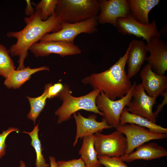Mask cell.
I'll list each match as a JSON object with an SVG mask.
<instances>
[{
    "instance_id": "2e32d148",
    "label": "cell",
    "mask_w": 167,
    "mask_h": 167,
    "mask_svg": "<svg viewBox=\"0 0 167 167\" xmlns=\"http://www.w3.org/2000/svg\"><path fill=\"white\" fill-rule=\"evenodd\" d=\"M126 63L127 75L130 79L136 75L146 60L147 50L146 44L142 40H132L129 45Z\"/></svg>"
},
{
    "instance_id": "30bf717a",
    "label": "cell",
    "mask_w": 167,
    "mask_h": 167,
    "mask_svg": "<svg viewBox=\"0 0 167 167\" xmlns=\"http://www.w3.org/2000/svg\"><path fill=\"white\" fill-rule=\"evenodd\" d=\"M156 98L146 93L141 84L137 85L132 98L126 106L127 110L131 113L147 119L156 123V118L152 111Z\"/></svg>"
},
{
    "instance_id": "277c9868",
    "label": "cell",
    "mask_w": 167,
    "mask_h": 167,
    "mask_svg": "<svg viewBox=\"0 0 167 167\" xmlns=\"http://www.w3.org/2000/svg\"><path fill=\"white\" fill-rule=\"evenodd\" d=\"M97 0H58L55 13L62 21L73 23L97 16Z\"/></svg>"
},
{
    "instance_id": "f546056e",
    "label": "cell",
    "mask_w": 167,
    "mask_h": 167,
    "mask_svg": "<svg viewBox=\"0 0 167 167\" xmlns=\"http://www.w3.org/2000/svg\"><path fill=\"white\" fill-rule=\"evenodd\" d=\"M161 95L163 97V100L162 103L157 106V109L156 110L154 113V115L156 118L158 117V114L161 111L162 108L167 104V91L162 94Z\"/></svg>"
},
{
    "instance_id": "4fadbf2b",
    "label": "cell",
    "mask_w": 167,
    "mask_h": 167,
    "mask_svg": "<svg viewBox=\"0 0 167 167\" xmlns=\"http://www.w3.org/2000/svg\"><path fill=\"white\" fill-rule=\"evenodd\" d=\"M146 44L150 53L146 61L156 74L164 75L167 70V43L160 37L151 38Z\"/></svg>"
},
{
    "instance_id": "836d02e7",
    "label": "cell",
    "mask_w": 167,
    "mask_h": 167,
    "mask_svg": "<svg viewBox=\"0 0 167 167\" xmlns=\"http://www.w3.org/2000/svg\"><path fill=\"white\" fill-rule=\"evenodd\" d=\"M102 167V166H101V167Z\"/></svg>"
},
{
    "instance_id": "484cf974",
    "label": "cell",
    "mask_w": 167,
    "mask_h": 167,
    "mask_svg": "<svg viewBox=\"0 0 167 167\" xmlns=\"http://www.w3.org/2000/svg\"><path fill=\"white\" fill-rule=\"evenodd\" d=\"M101 164L105 167H128L119 157L98 156Z\"/></svg>"
},
{
    "instance_id": "ba28073f",
    "label": "cell",
    "mask_w": 167,
    "mask_h": 167,
    "mask_svg": "<svg viewBox=\"0 0 167 167\" xmlns=\"http://www.w3.org/2000/svg\"><path fill=\"white\" fill-rule=\"evenodd\" d=\"M146 128L133 123L120 124L116 128L126 138L127 148L125 155L132 152L138 146L151 140L167 137V134L155 133Z\"/></svg>"
},
{
    "instance_id": "f1b7e54d",
    "label": "cell",
    "mask_w": 167,
    "mask_h": 167,
    "mask_svg": "<svg viewBox=\"0 0 167 167\" xmlns=\"http://www.w3.org/2000/svg\"><path fill=\"white\" fill-rule=\"evenodd\" d=\"M57 167H86L85 163L80 157L68 161H57Z\"/></svg>"
},
{
    "instance_id": "603a6c76",
    "label": "cell",
    "mask_w": 167,
    "mask_h": 167,
    "mask_svg": "<svg viewBox=\"0 0 167 167\" xmlns=\"http://www.w3.org/2000/svg\"><path fill=\"white\" fill-rule=\"evenodd\" d=\"M26 97L30 105V109L27 115L28 118L33 121L35 124L37 118L46 105L47 95L44 91L42 94L38 97H32L26 96Z\"/></svg>"
},
{
    "instance_id": "3957f363",
    "label": "cell",
    "mask_w": 167,
    "mask_h": 167,
    "mask_svg": "<svg viewBox=\"0 0 167 167\" xmlns=\"http://www.w3.org/2000/svg\"><path fill=\"white\" fill-rule=\"evenodd\" d=\"M101 93L97 89H94L87 94L79 97L72 95L70 86L67 84L64 86L59 96L62 101V105L55 112L58 117V123L69 120L72 115L77 111L83 109L98 114L103 117V113L98 109L96 104L97 96Z\"/></svg>"
},
{
    "instance_id": "6da1fadb",
    "label": "cell",
    "mask_w": 167,
    "mask_h": 167,
    "mask_svg": "<svg viewBox=\"0 0 167 167\" xmlns=\"http://www.w3.org/2000/svg\"><path fill=\"white\" fill-rule=\"evenodd\" d=\"M26 25L21 31L7 33L9 37L16 39L8 50L12 56H18L19 64L17 70L25 68L24 61L28 55V51L33 44L40 41L46 34L57 32L61 29L62 21L55 13L47 19L43 20L39 10H35L32 15L24 18Z\"/></svg>"
},
{
    "instance_id": "ffe728a7",
    "label": "cell",
    "mask_w": 167,
    "mask_h": 167,
    "mask_svg": "<svg viewBox=\"0 0 167 167\" xmlns=\"http://www.w3.org/2000/svg\"><path fill=\"white\" fill-rule=\"evenodd\" d=\"M120 124L133 123L147 128L152 132L167 134V129L153 122L147 118L128 112L125 107L121 115Z\"/></svg>"
},
{
    "instance_id": "d6a6232c",
    "label": "cell",
    "mask_w": 167,
    "mask_h": 167,
    "mask_svg": "<svg viewBox=\"0 0 167 167\" xmlns=\"http://www.w3.org/2000/svg\"><path fill=\"white\" fill-rule=\"evenodd\" d=\"M20 167H26V165L24 162L23 161H20Z\"/></svg>"
},
{
    "instance_id": "4316f807",
    "label": "cell",
    "mask_w": 167,
    "mask_h": 167,
    "mask_svg": "<svg viewBox=\"0 0 167 167\" xmlns=\"http://www.w3.org/2000/svg\"><path fill=\"white\" fill-rule=\"evenodd\" d=\"M64 88V85L60 83L53 85L52 83H48L45 87V91L47 93L48 99H52L59 96Z\"/></svg>"
},
{
    "instance_id": "7402d4cb",
    "label": "cell",
    "mask_w": 167,
    "mask_h": 167,
    "mask_svg": "<svg viewBox=\"0 0 167 167\" xmlns=\"http://www.w3.org/2000/svg\"><path fill=\"white\" fill-rule=\"evenodd\" d=\"M39 126L37 124L31 132L24 131L23 133L28 134L31 139V145L34 148L36 154V167H49L50 165L46 163L45 160L42 154V149L41 140L39 139L38 132Z\"/></svg>"
},
{
    "instance_id": "cb8c5ba5",
    "label": "cell",
    "mask_w": 167,
    "mask_h": 167,
    "mask_svg": "<svg viewBox=\"0 0 167 167\" xmlns=\"http://www.w3.org/2000/svg\"><path fill=\"white\" fill-rule=\"evenodd\" d=\"M9 53L6 47L0 44V75L5 79L15 69L14 62Z\"/></svg>"
},
{
    "instance_id": "5bb4252c",
    "label": "cell",
    "mask_w": 167,
    "mask_h": 167,
    "mask_svg": "<svg viewBox=\"0 0 167 167\" xmlns=\"http://www.w3.org/2000/svg\"><path fill=\"white\" fill-rule=\"evenodd\" d=\"M76 125V132L73 146L77 144L79 139L84 137L101 132L104 129L111 128L106 120L103 118L101 122L96 120V116L94 114L89 115L87 118L82 115L79 112L73 114Z\"/></svg>"
},
{
    "instance_id": "83f0119b",
    "label": "cell",
    "mask_w": 167,
    "mask_h": 167,
    "mask_svg": "<svg viewBox=\"0 0 167 167\" xmlns=\"http://www.w3.org/2000/svg\"><path fill=\"white\" fill-rule=\"evenodd\" d=\"M15 131L18 133L20 131L19 129L15 127H10L7 130L3 131L0 134V159L5 154L6 147L5 141L8 136L11 132Z\"/></svg>"
},
{
    "instance_id": "5b68a950",
    "label": "cell",
    "mask_w": 167,
    "mask_h": 167,
    "mask_svg": "<svg viewBox=\"0 0 167 167\" xmlns=\"http://www.w3.org/2000/svg\"><path fill=\"white\" fill-rule=\"evenodd\" d=\"M136 85L135 82L127 94L117 100L110 99L101 91L97 96L96 100L97 108L103 113V118L112 127L116 129L119 125L122 113L131 101Z\"/></svg>"
},
{
    "instance_id": "4dcf8cb0",
    "label": "cell",
    "mask_w": 167,
    "mask_h": 167,
    "mask_svg": "<svg viewBox=\"0 0 167 167\" xmlns=\"http://www.w3.org/2000/svg\"><path fill=\"white\" fill-rule=\"evenodd\" d=\"M27 6L25 10V15L27 16H30L34 13L35 10L32 5V3L30 0L26 1Z\"/></svg>"
},
{
    "instance_id": "52a82bcc",
    "label": "cell",
    "mask_w": 167,
    "mask_h": 167,
    "mask_svg": "<svg viewBox=\"0 0 167 167\" xmlns=\"http://www.w3.org/2000/svg\"><path fill=\"white\" fill-rule=\"evenodd\" d=\"M94 135V147L98 156L118 157L126 154L127 140L119 131L116 130L109 135L98 132Z\"/></svg>"
},
{
    "instance_id": "8992f818",
    "label": "cell",
    "mask_w": 167,
    "mask_h": 167,
    "mask_svg": "<svg viewBox=\"0 0 167 167\" xmlns=\"http://www.w3.org/2000/svg\"><path fill=\"white\" fill-rule=\"evenodd\" d=\"M98 24L97 16L73 23L62 21L60 30L46 34L41 38L40 42L60 41L74 43V40L79 34L82 33L92 34L96 31Z\"/></svg>"
},
{
    "instance_id": "8fae6325",
    "label": "cell",
    "mask_w": 167,
    "mask_h": 167,
    "mask_svg": "<svg viewBox=\"0 0 167 167\" xmlns=\"http://www.w3.org/2000/svg\"><path fill=\"white\" fill-rule=\"evenodd\" d=\"M99 24H109L116 27L118 19L125 18L130 14L127 0H99Z\"/></svg>"
},
{
    "instance_id": "44dd1931",
    "label": "cell",
    "mask_w": 167,
    "mask_h": 167,
    "mask_svg": "<svg viewBox=\"0 0 167 167\" xmlns=\"http://www.w3.org/2000/svg\"><path fill=\"white\" fill-rule=\"evenodd\" d=\"M94 134L83 138V143L79 154L86 167H100L102 166L97 157L94 147Z\"/></svg>"
},
{
    "instance_id": "7a4b0ae2",
    "label": "cell",
    "mask_w": 167,
    "mask_h": 167,
    "mask_svg": "<svg viewBox=\"0 0 167 167\" xmlns=\"http://www.w3.org/2000/svg\"><path fill=\"white\" fill-rule=\"evenodd\" d=\"M129 50L128 46L124 54L109 69L92 74L83 78L81 82L102 92L112 100L123 97L132 85L125 70Z\"/></svg>"
},
{
    "instance_id": "7c38bea8",
    "label": "cell",
    "mask_w": 167,
    "mask_h": 167,
    "mask_svg": "<svg viewBox=\"0 0 167 167\" xmlns=\"http://www.w3.org/2000/svg\"><path fill=\"white\" fill-rule=\"evenodd\" d=\"M29 50L36 57H43L51 54H56L64 57L81 53L79 47L74 43L60 41L37 42L32 45Z\"/></svg>"
},
{
    "instance_id": "ac0fdd59",
    "label": "cell",
    "mask_w": 167,
    "mask_h": 167,
    "mask_svg": "<svg viewBox=\"0 0 167 167\" xmlns=\"http://www.w3.org/2000/svg\"><path fill=\"white\" fill-rule=\"evenodd\" d=\"M130 15L138 22L144 24L150 23V12L160 2L159 0H127Z\"/></svg>"
},
{
    "instance_id": "9a60e30c",
    "label": "cell",
    "mask_w": 167,
    "mask_h": 167,
    "mask_svg": "<svg viewBox=\"0 0 167 167\" xmlns=\"http://www.w3.org/2000/svg\"><path fill=\"white\" fill-rule=\"evenodd\" d=\"M140 76L142 80V86L149 96L157 98L167 91V75L156 74L148 63L144 66L140 73Z\"/></svg>"
},
{
    "instance_id": "e0dca14e",
    "label": "cell",
    "mask_w": 167,
    "mask_h": 167,
    "mask_svg": "<svg viewBox=\"0 0 167 167\" xmlns=\"http://www.w3.org/2000/svg\"><path fill=\"white\" fill-rule=\"evenodd\" d=\"M167 156L165 148L156 143H144L138 146L134 152L119 157L123 161L131 162L137 160H149Z\"/></svg>"
},
{
    "instance_id": "d6986e66",
    "label": "cell",
    "mask_w": 167,
    "mask_h": 167,
    "mask_svg": "<svg viewBox=\"0 0 167 167\" xmlns=\"http://www.w3.org/2000/svg\"><path fill=\"white\" fill-rule=\"evenodd\" d=\"M49 70V67L46 66L34 68H30L28 66L19 70L15 69L5 79L4 84L8 88H19L30 79L32 74L41 71Z\"/></svg>"
},
{
    "instance_id": "9c48e42d",
    "label": "cell",
    "mask_w": 167,
    "mask_h": 167,
    "mask_svg": "<svg viewBox=\"0 0 167 167\" xmlns=\"http://www.w3.org/2000/svg\"><path fill=\"white\" fill-rule=\"evenodd\" d=\"M118 32L123 35H132L142 38L146 42L155 37H160L161 34L155 20L148 24L141 23L129 14L125 18L118 19L116 27Z\"/></svg>"
},
{
    "instance_id": "1f68e13d",
    "label": "cell",
    "mask_w": 167,
    "mask_h": 167,
    "mask_svg": "<svg viewBox=\"0 0 167 167\" xmlns=\"http://www.w3.org/2000/svg\"><path fill=\"white\" fill-rule=\"evenodd\" d=\"M50 167H57V161L55 158L52 156L49 157Z\"/></svg>"
},
{
    "instance_id": "d4e9b609",
    "label": "cell",
    "mask_w": 167,
    "mask_h": 167,
    "mask_svg": "<svg viewBox=\"0 0 167 167\" xmlns=\"http://www.w3.org/2000/svg\"><path fill=\"white\" fill-rule=\"evenodd\" d=\"M57 2L58 0H42L34 9L40 11L41 19L45 20L55 13Z\"/></svg>"
}]
</instances>
